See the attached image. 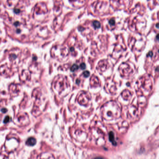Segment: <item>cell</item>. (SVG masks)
Here are the masks:
<instances>
[{"mask_svg": "<svg viewBox=\"0 0 159 159\" xmlns=\"http://www.w3.org/2000/svg\"><path fill=\"white\" fill-rule=\"evenodd\" d=\"M36 142H37V141L34 138L30 137L27 139L26 143L28 146H33L36 144Z\"/></svg>", "mask_w": 159, "mask_h": 159, "instance_id": "6da1fadb", "label": "cell"}, {"mask_svg": "<svg viewBox=\"0 0 159 159\" xmlns=\"http://www.w3.org/2000/svg\"><path fill=\"white\" fill-rule=\"evenodd\" d=\"M94 27L95 28L98 29L100 27V24L98 22V21H94L93 24Z\"/></svg>", "mask_w": 159, "mask_h": 159, "instance_id": "7a4b0ae2", "label": "cell"}, {"mask_svg": "<svg viewBox=\"0 0 159 159\" xmlns=\"http://www.w3.org/2000/svg\"><path fill=\"white\" fill-rule=\"evenodd\" d=\"M78 69H79V66L78 65H76V64H74L71 66L70 70H71V71H75L77 70Z\"/></svg>", "mask_w": 159, "mask_h": 159, "instance_id": "3957f363", "label": "cell"}, {"mask_svg": "<svg viewBox=\"0 0 159 159\" xmlns=\"http://www.w3.org/2000/svg\"><path fill=\"white\" fill-rule=\"evenodd\" d=\"M114 134L112 132H110L109 134V139L111 142L114 141Z\"/></svg>", "mask_w": 159, "mask_h": 159, "instance_id": "277c9868", "label": "cell"}, {"mask_svg": "<svg viewBox=\"0 0 159 159\" xmlns=\"http://www.w3.org/2000/svg\"><path fill=\"white\" fill-rule=\"evenodd\" d=\"M10 120H11V117L10 116H7L5 117L3 122H4V123H7L10 122Z\"/></svg>", "mask_w": 159, "mask_h": 159, "instance_id": "5b68a950", "label": "cell"}, {"mask_svg": "<svg viewBox=\"0 0 159 159\" xmlns=\"http://www.w3.org/2000/svg\"><path fill=\"white\" fill-rule=\"evenodd\" d=\"M83 75L84 77H85V78H87V77H89V75H90V72L88 71H84L83 73Z\"/></svg>", "mask_w": 159, "mask_h": 159, "instance_id": "8992f818", "label": "cell"}, {"mask_svg": "<svg viewBox=\"0 0 159 159\" xmlns=\"http://www.w3.org/2000/svg\"><path fill=\"white\" fill-rule=\"evenodd\" d=\"M80 68L82 70H84L86 68V66H85V64L84 63H82V64L80 65Z\"/></svg>", "mask_w": 159, "mask_h": 159, "instance_id": "52a82bcc", "label": "cell"}, {"mask_svg": "<svg viewBox=\"0 0 159 159\" xmlns=\"http://www.w3.org/2000/svg\"><path fill=\"white\" fill-rule=\"evenodd\" d=\"M109 23L111 25H114L115 21H114L113 20H111L110 21H109Z\"/></svg>", "mask_w": 159, "mask_h": 159, "instance_id": "ba28073f", "label": "cell"}]
</instances>
